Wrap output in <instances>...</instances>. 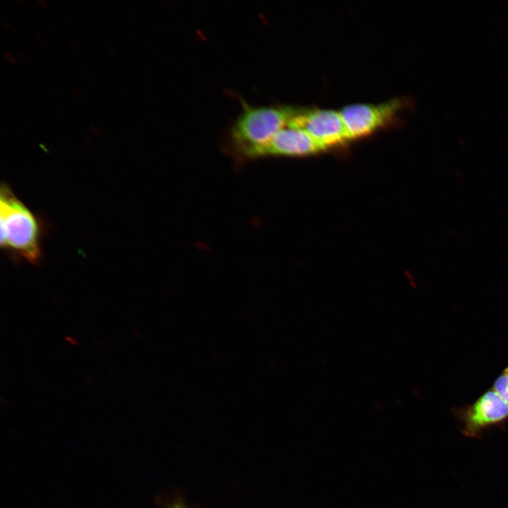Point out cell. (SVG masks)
<instances>
[{
	"instance_id": "cell-1",
	"label": "cell",
	"mask_w": 508,
	"mask_h": 508,
	"mask_svg": "<svg viewBox=\"0 0 508 508\" xmlns=\"http://www.w3.org/2000/svg\"><path fill=\"white\" fill-rule=\"evenodd\" d=\"M298 108L289 106H246L232 125L229 142L243 158H258L260 150L286 126Z\"/></svg>"
},
{
	"instance_id": "cell-2",
	"label": "cell",
	"mask_w": 508,
	"mask_h": 508,
	"mask_svg": "<svg viewBox=\"0 0 508 508\" xmlns=\"http://www.w3.org/2000/svg\"><path fill=\"white\" fill-rule=\"evenodd\" d=\"M0 219L1 248L37 263L41 255L38 220L7 186L1 188Z\"/></svg>"
},
{
	"instance_id": "cell-3",
	"label": "cell",
	"mask_w": 508,
	"mask_h": 508,
	"mask_svg": "<svg viewBox=\"0 0 508 508\" xmlns=\"http://www.w3.org/2000/svg\"><path fill=\"white\" fill-rule=\"evenodd\" d=\"M405 101L394 98L380 103H356L339 111L350 140L369 136L395 122Z\"/></svg>"
},
{
	"instance_id": "cell-4",
	"label": "cell",
	"mask_w": 508,
	"mask_h": 508,
	"mask_svg": "<svg viewBox=\"0 0 508 508\" xmlns=\"http://www.w3.org/2000/svg\"><path fill=\"white\" fill-rule=\"evenodd\" d=\"M287 126L305 131L322 150L351 140L339 111L298 108Z\"/></svg>"
},
{
	"instance_id": "cell-5",
	"label": "cell",
	"mask_w": 508,
	"mask_h": 508,
	"mask_svg": "<svg viewBox=\"0 0 508 508\" xmlns=\"http://www.w3.org/2000/svg\"><path fill=\"white\" fill-rule=\"evenodd\" d=\"M460 413L464 434L474 437L484 428L507 419L508 404L492 389Z\"/></svg>"
},
{
	"instance_id": "cell-6",
	"label": "cell",
	"mask_w": 508,
	"mask_h": 508,
	"mask_svg": "<svg viewBox=\"0 0 508 508\" xmlns=\"http://www.w3.org/2000/svg\"><path fill=\"white\" fill-rule=\"evenodd\" d=\"M323 150L303 129L286 126L260 150L258 157L268 155L301 157Z\"/></svg>"
},
{
	"instance_id": "cell-7",
	"label": "cell",
	"mask_w": 508,
	"mask_h": 508,
	"mask_svg": "<svg viewBox=\"0 0 508 508\" xmlns=\"http://www.w3.org/2000/svg\"><path fill=\"white\" fill-rule=\"evenodd\" d=\"M492 389L508 404V367L497 377L494 382Z\"/></svg>"
},
{
	"instance_id": "cell-8",
	"label": "cell",
	"mask_w": 508,
	"mask_h": 508,
	"mask_svg": "<svg viewBox=\"0 0 508 508\" xmlns=\"http://www.w3.org/2000/svg\"><path fill=\"white\" fill-rule=\"evenodd\" d=\"M163 508H190L181 499L176 498L167 504Z\"/></svg>"
},
{
	"instance_id": "cell-9",
	"label": "cell",
	"mask_w": 508,
	"mask_h": 508,
	"mask_svg": "<svg viewBox=\"0 0 508 508\" xmlns=\"http://www.w3.org/2000/svg\"><path fill=\"white\" fill-rule=\"evenodd\" d=\"M4 57L12 64H15L17 62L16 57L8 52H5L4 53Z\"/></svg>"
},
{
	"instance_id": "cell-10",
	"label": "cell",
	"mask_w": 508,
	"mask_h": 508,
	"mask_svg": "<svg viewBox=\"0 0 508 508\" xmlns=\"http://www.w3.org/2000/svg\"><path fill=\"white\" fill-rule=\"evenodd\" d=\"M3 23H4V26H5L8 30H10L11 32H16V30L15 29V28H14L11 24H10L9 23H8V22H4Z\"/></svg>"
},
{
	"instance_id": "cell-11",
	"label": "cell",
	"mask_w": 508,
	"mask_h": 508,
	"mask_svg": "<svg viewBox=\"0 0 508 508\" xmlns=\"http://www.w3.org/2000/svg\"><path fill=\"white\" fill-rule=\"evenodd\" d=\"M90 130H91L92 133H93L95 135H96L97 136H99L100 132L97 127H95V126L92 125L90 127Z\"/></svg>"
},
{
	"instance_id": "cell-12",
	"label": "cell",
	"mask_w": 508,
	"mask_h": 508,
	"mask_svg": "<svg viewBox=\"0 0 508 508\" xmlns=\"http://www.w3.org/2000/svg\"><path fill=\"white\" fill-rule=\"evenodd\" d=\"M37 2L44 9H47V4L45 1H37Z\"/></svg>"
},
{
	"instance_id": "cell-13",
	"label": "cell",
	"mask_w": 508,
	"mask_h": 508,
	"mask_svg": "<svg viewBox=\"0 0 508 508\" xmlns=\"http://www.w3.org/2000/svg\"><path fill=\"white\" fill-rule=\"evenodd\" d=\"M73 92L79 97H81V95L78 91H77L75 89H73Z\"/></svg>"
}]
</instances>
